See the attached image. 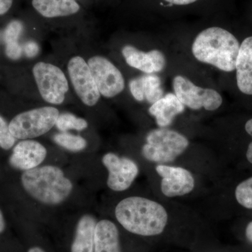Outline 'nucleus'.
I'll use <instances>...</instances> for the list:
<instances>
[{"mask_svg": "<svg viewBox=\"0 0 252 252\" xmlns=\"http://www.w3.org/2000/svg\"><path fill=\"white\" fill-rule=\"evenodd\" d=\"M240 44L230 32L220 27L203 30L194 39L192 54L200 63L225 72L235 70Z\"/></svg>", "mask_w": 252, "mask_h": 252, "instance_id": "obj_1", "label": "nucleus"}, {"mask_svg": "<svg viewBox=\"0 0 252 252\" xmlns=\"http://www.w3.org/2000/svg\"><path fill=\"white\" fill-rule=\"evenodd\" d=\"M115 215L127 231L142 236L160 234L167 222L166 210L161 205L138 196L122 200L116 207Z\"/></svg>", "mask_w": 252, "mask_h": 252, "instance_id": "obj_2", "label": "nucleus"}, {"mask_svg": "<svg viewBox=\"0 0 252 252\" xmlns=\"http://www.w3.org/2000/svg\"><path fill=\"white\" fill-rule=\"evenodd\" d=\"M21 183L37 201L48 205L62 203L72 193L73 185L59 167L45 165L23 172Z\"/></svg>", "mask_w": 252, "mask_h": 252, "instance_id": "obj_3", "label": "nucleus"}, {"mask_svg": "<svg viewBox=\"0 0 252 252\" xmlns=\"http://www.w3.org/2000/svg\"><path fill=\"white\" fill-rule=\"evenodd\" d=\"M142 147L143 157L149 161L165 163L175 160L188 148V139L177 131L160 127L150 131Z\"/></svg>", "mask_w": 252, "mask_h": 252, "instance_id": "obj_4", "label": "nucleus"}, {"mask_svg": "<svg viewBox=\"0 0 252 252\" xmlns=\"http://www.w3.org/2000/svg\"><path fill=\"white\" fill-rule=\"evenodd\" d=\"M59 111L53 107H39L18 114L11 121L10 132L17 140H29L47 133L56 126Z\"/></svg>", "mask_w": 252, "mask_h": 252, "instance_id": "obj_5", "label": "nucleus"}, {"mask_svg": "<svg viewBox=\"0 0 252 252\" xmlns=\"http://www.w3.org/2000/svg\"><path fill=\"white\" fill-rule=\"evenodd\" d=\"M172 88L180 102L193 110L203 108L207 111H215L223 103L220 93L212 89L195 85L188 78L182 75L173 78Z\"/></svg>", "mask_w": 252, "mask_h": 252, "instance_id": "obj_6", "label": "nucleus"}, {"mask_svg": "<svg viewBox=\"0 0 252 252\" xmlns=\"http://www.w3.org/2000/svg\"><path fill=\"white\" fill-rule=\"evenodd\" d=\"M33 75L41 97L48 103L61 104L69 90L67 78L57 66L49 63H36Z\"/></svg>", "mask_w": 252, "mask_h": 252, "instance_id": "obj_7", "label": "nucleus"}, {"mask_svg": "<svg viewBox=\"0 0 252 252\" xmlns=\"http://www.w3.org/2000/svg\"><path fill=\"white\" fill-rule=\"evenodd\" d=\"M88 64L101 95L111 98L124 90V76L108 59L102 56H94L89 60Z\"/></svg>", "mask_w": 252, "mask_h": 252, "instance_id": "obj_8", "label": "nucleus"}, {"mask_svg": "<svg viewBox=\"0 0 252 252\" xmlns=\"http://www.w3.org/2000/svg\"><path fill=\"white\" fill-rule=\"evenodd\" d=\"M68 73L76 94L86 105H95L100 97L88 63L80 56H75L68 63Z\"/></svg>", "mask_w": 252, "mask_h": 252, "instance_id": "obj_9", "label": "nucleus"}, {"mask_svg": "<svg viewBox=\"0 0 252 252\" xmlns=\"http://www.w3.org/2000/svg\"><path fill=\"white\" fill-rule=\"evenodd\" d=\"M102 163L109 172L107 186L114 191H124L128 189L139 173L135 162L113 153L106 154L102 157Z\"/></svg>", "mask_w": 252, "mask_h": 252, "instance_id": "obj_10", "label": "nucleus"}, {"mask_svg": "<svg viewBox=\"0 0 252 252\" xmlns=\"http://www.w3.org/2000/svg\"><path fill=\"white\" fill-rule=\"evenodd\" d=\"M156 170L162 177V193L166 196H182L193 190L195 180L191 173L186 169L159 165Z\"/></svg>", "mask_w": 252, "mask_h": 252, "instance_id": "obj_11", "label": "nucleus"}, {"mask_svg": "<svg viewBox=\"0 0 252 252\" xmlns=\"http://www.w3.org/2000/svg\"><path fill=\"white\" fill-rule=\"evenodd\" d=\"M122 54L129 66L147 74L162 72L166 66L165 55L159 50L144 52L135 46L126 45L122 49Z\"/></svg>", "mask_w": 252, "mask_h": 252, "instance_id": "obj_12", "label": "nucleus"}, {"mask_svg": "<svg viewBox=\"0 0 252 252\" xmlns=\"http://www.w3.org/2000/svg\"><path fill=\"white\" fill-rule=\"evenodd\" d=\"M46 154V149L39 142L24 140L15 146L9 164L15 169L28 171L39 167L45 160Z\"/></svg>", "mask_w": 252, "mask_h": 252, "instance_id": "obj_13", "label": "nucleus"}, {"mask_svg": "<svg viewBox=\"0 0 252 252\" xmlns=\"http://www.w3.org/2000/svg\"><path fill=\"white\" fill-rule=\"evenodd\" d=\"M129 88L136 100H145L151 104L155 103L165 94L161 79L156 74H146L132 79L129 83Z\"/></svg>", "mask_w": 252, "mask_h": 252, "instance_id": "obj_14", "label": "nucleus"}, {"mask_svg": "<svg viewBox=\"0 0 252 252\" xmlns=\"http://www.w3.org/2000/svg\"><path fill=\"white\" fill-rule=\"evenodd\" d=\"M237 85L244 94H252V36L240 44L236 65Z\"/></svg>", "mask_w": 252, "mask_h": 252, "instance_id": "obj_15", "label": "nucleus"}, {"mask_svg": "<svg viewBox=\"0 0 252 252\" xmlns=\"http://www.w3.org/2000/svg\"><path fill=\"white\" fill-rule=\"evenodd\" d=\"M185 106L177 98L175 94H164L155 103L149 107V112L156 119L160 127H166L173 122L176 116L185 112Z\"/></svg>", "mask_w": 252, "mask_h": 252, "instance_id": "obj_16", "label": "nucleus"}, {"mask_svg": "<svg viewBox=\"0 0 252 252\" xmlns=\"http://www.w3.org/2000/svg\"><path fill=\"white\" fill-rule=\"evenodd\" d=\"M94 252H122L117 227L109 220L96 223L94 238Z\"/></svg>", "mask_w": 252, "mask_h": 252, "instance_id": "obj_17", "label": "nucleus"}, {"mask_svg": "<svg viewBox=\"0 0 252 252\" xmlns=\"http://www.w3.org/2000/svg\"><path fill=\"white\" fill-rule=\"evenodd\" d=\"M95 219L92 215L81 217L76 228L75 236L71 248L72 252H94Z\"/></svg>", "mask_w": 252, "mask_h": 252, "instance_id": "obj_18", "label": "nucleus"}, {"mask_svg": "<svg viewBox=\"0 0 252 252\" xmlns=\"http://www.w3.org/2000/svg\"><path fill=\"white\" fill-rule=\"evenodd\" d=\"M32 6L41 16L49 18L70 16L80 9L75 0H32Z\"/></svg>", "mask_w": 252, "mask_h": 252, "instance_id": "obj_19", "label": "nucleus"}, {"mask_svg": "<svg viewBox=\"0 0 252 252\" xmlns=\"http://www.w3.org/2000/svg\"><path fill=\"white\" fill-rule=\"evenodd\" d=\"M54 140L60 147L73 152H81L87 147V142L84 137L67 132H61L55 135Z\"/></svg>", "mask_w": 252, "mask_h": 252, "instance_id": "obj_20", "label": "nucleus"}, {"mask_svg": "<svg viewBox=\"0 0 252 252\" xmlns=\"http://www.w3.org/2000/svg\"><path fill=\"white\" fill-rule=\"evenodd\" d=\"M56 126L61 132L69 130L81 131L87 128L88 122L85 119L78 118L70 113H63L59 114Z\"/></svg>", "mask_w": 252, "mask_h": 252, "instance_id": "obj_21", "label": "nucleus"}, {"mask_svg": "<svg viewBox=\"0 0 252 252\" xmlns=\"http://www.w3.org/2000/svg\"><path fill=\"white\" fill-rule=\"evenodd\" d=\"M235 198L242 206L252 209V177L244 181L237 187Z\"/></svg>", "mask_w": 252, "mask_h": 252, "instance_id": "obj_22", "label": "nucleus"}, {"mask_svg": "<svg viewBox=\"0 0 252 252\" xmlns=\"http://www.w3.org/2000/svg\"><path fill=\"white\" fill-rule=\"evenodd\" d=\"M16 140L10 132L9 124L0 116V147L9 150L12 148Z\"/></svg>", "mask_w": 252, "mask_h": 252, "instance_id": "obj_23", "label": "nucleus"}, {"mask_svg": "<svg viewBox=\"0 0 252 252\" xmlns=\"http://www.w3.org/2000/svg\"><path fill=\"white\" fill-rule=\"evenodd\" d=\"M23 23L19 21H13L9 23L4 33V41L6 44L18 42V38L22 33Z\"/></svg>", "mask_w": 252, "mask_h": 252, "instance_id": "obj_24", "label": "nucleus"}, {"mask_svg": "<svg viewBox=\"0 0 252 252\" xmlns=\"http://www.w3.org/2000/svg\"><path fill=\"white\" fill-rule=\"evenodd\" d=\"M22 47L18 42L8 44L6 46V54L9 59L18 60L22 55Z\"/></svg>", "mask_w": 252, "mask_h": 252, "instance_id": "obj_25", "label": "nucleus"}, {"mask_svg": "<svg viewBox=\"0 0 252 252\" xmlns=\"http://www.w3.org/2000/svg\"><path fill=\"white\" fill-rule=\"evenodd\" d=\"M23 51L28 58H33L39 54V48L38 44L33 41H28L23 46Z\"/></svg>", "mask_w": 252, "mask_h": 252, "instance_id": "obj_26", "label": "nucleus"}, {"mask_svg": "<svg viewBox=\"0 0 252 252\" xmlns=\"http://www.w3.org/2000/svg\"><path fill=\"white\" fill-rule=\"evenodd\" d=\"M245 130L252 137V119L249 120L245 124ZM247 158L248 161L252 164V142L249 145L248 152H247Z\"/></svg>", "mask_w": 252, "mask_h": 252, "instance_id": "obj_27", "label": "nucleus"}, {"mask_svg": "<svg viewBox=\"0 0 252 252\" xmlns=\"http://www.w3.org/2000/svg\"><path fill=\"white\" fill-rule=\"evenodd\" d=\"M13 1L14 0H0V16L6 14L11 9Z\"/></svg>", "mask_w": 252, "mask_h": 252, "instance_id": "obj_28", "label": "nucleus"}, {"mask_svg": "<svg viewBox=\"0 0 252 252\" xmlns=\"http://www.w3.org/2000/svg\"><path fill=\"white\" fill-rule=\"evenodd\" d=\"M170 4L179 5V6H183V5H188L193 4L198 0H164Z\"/></svg>", "mask_w": 252, "mask_h": 252, "instance_id": "obj_29", "label": "nucleus"}, {"mask_svg": "<svg viewBox=\"0 0 252 252\" xmlns=\"http://www.w3.org/2000/svg\"><path fill=\"white\" fill-rule=\"evenodd\" d=\"M5 226H6V223H5L4 216H3L2 212L0 210V233L4 231Z\"/></svg>", "mask_w": 252, "mask_h": 252, "instance_id": "obj_30", "label": "nucleus"}, {"mask_svg": "<svg viewBox=\"0 0 252 252\" xmlns=\"http://www.w3.org/2000/svg\"><path fill=\"white\" fill-rule=\"evenodd\" d=\"M246 235L248 240L252 242V221L250 222L247 227Z\"/></svg>", "mask_w": 252, "mask_h": 252, "instance_id": "obj_31", "label": "nucleus"}, {"mask_svg": "<svg viewBox=\"0 0 252 252\" xmlns=\"http://www.w3.org/2000/svg\"><path fill=\"white\" fill-rule=\"evenodd\" d=\"M28 252H45L44 250H41V248H37V247H35V248H32L30 249L29 251Z\"/></svg>", "mask_w": 252, "mask_h": 252, "instance_id": "obj_32", "label": "nucleus"}]
</instances>
